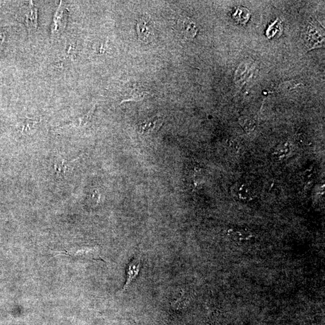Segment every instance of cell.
<instances>
[{
    "instance_id": "1",
    "label": "cell",
    "mask_w": 325,
    "mask_h": 325,
    "mask_svg": "<svg viewBox=\"0 0 325 325\" xmlns=\"http://www.w3.org/2000/svg\"><path fill=\"white\" fill-rule=\"evenodd\" d=\"M18 18L26 27L27 31L32 33L38 27V9L33 2L30 1L20 9Z\"/></svg>"
},
{
    "instance_id": "2",
    "label": "cell",
    "mask_w": 325,
    "mask_h": 325,
    "mask_svg": "<svg viewBox=\"0 0 325 325\" xmlns=\"http://www.w3.org/2000/svg\"><path fill=\"white\" fill-rule=\"evenodd\" d=\"M68 17L69 11L65 8L63 2L61 1L54 13L52 25L51 26V32L53 36H59L64 32L68 21Z\"/></svg>"
},
{
    "instance_id": "3",
    "label": "cell",
    "mask_w": 325,
    "mask_h": 325,
    "mask_svg": "<svg viewBox=\"0 0 325 325\" xmlns=\"http://www.w3.org/2000/svg\"><path fill=\"white\" fill-rule=\"evenodd\" d=\"M137 31L138 38L148 43L152 41L154 36V27L150 17L144 16L138 20Z\"/></svg>"
},
{
    "instance_id": "4",
    "label": "cell",
    "mask_w": 325,
    "mask_h": 325,
    "mask_svg": "<svg viewBox=\"0 0 325 325\" xmlns=\"http://www.w3.org/2000/svg\"><path fill=\"white\" fill-rule=\"evenodd\" d=\"M306 36L307 43L310 49L317 48L324 41L323 29L317 24L308 27Z\"/></svg>"
},
{
    "instance_id": "5",
    "label": "cell",
    "mask_w": 325,
    "mask_h": 325,
    "mask_svg": "<svg viewBox=\"0 0 325 325\" xmlns=\"http://www.w3.org/2000/svg\"><path fill=\"white\" fill-rule=\"evenodd\" d=\"M141 267V254L135 255L131 259L127 269V280L123 289L119 293H123L128 289V287L130 286L131 283L136 278L140 273Z\"/></svg>"
},
{
    "instance_id": "6",
    "label": "cell",
    "mask_w": 325,
    "mask_h": 325,
    "mask_svg": "<svg viewBox=\"0 0 325 325\" xmlns=\"http://www.w3.org/2000/svg\"><path fill=\"white\" fill-rule=\"evenodd\" d=\"M178 28L179 32L186 39H194L197 34L198 29L194 21L188 17L181 16L178 20Z\"/></svg>"
},
{
    "instance_id": "7",
    "label": "cell",
    "mask_w": 325,
    "mask_h": 325,
    "mask_svg": "<svg viewBox=\"0 0 325 325\" xmlns=\"http://www.w3.org/2000/svg\"><path fill=\"white\" fill-rule=\"evenodd\" d=\"M232 193L234 196L242 201L252 200L256 195L252 186L245 182H238L234 185Z\"/></svg>"
},
{
    "instance_id": "8",
    "label": "cell",
    "mask_w": 325,
    "mask_h": 325,
    "mask_svg": "<svg viewBox=\"0 0 325 325\" xmlns=\"http://www.w3.org/2000/svg\"><path fill=\"white\" fill-rule=\"evenodd\" d=\"M79 158L69 161L62 157L55 158L54 161V167L57 177L61 179L65 178L66 176L69 174L73 171L74 163Z\"/></svg>"
},
{
    "instance_id": "9",
    "label": "cell",
    "mask_w": 325,
    "mask_h": 325,
    "mask_svg": "<svg viewBox=\"0 0 325 325\" xmlns=\"http://www.w3.org/2000/svg\"><path fill=\"white\" fill-rule=\"evenodd\" d=\"M163 125V120L158 116L142 122L138 125V131L142 134H150L157 132Z\"/></svg>"
},
{
    "instance_id": "10",
    "label": "cell",
    "mask_w": 325,
    "mask_h": 325,
    "mask_svg": "<svg viewBox=\"0 0 325 325\" xmlns=\"http://www.w3.org/2000/svg\"><path fill=\"white\" fill-rule=\"evenodd\" d=\"M233 16L237 22L245 25L250 18V12L248 9L239 6L233 13Z\"/></svg>"
},
{
    "instance_id": "11",
    "label": "cell",
    "mask_w": 325,
    "mask_h": 325,
    "mask_svg": "<svg viewBox=\"0 0 325 325\" xmlns=\"http://www.w3.org/2000/svg\"><path fill=\"white\" fill-rule=\"evenodd\" d=\"M290 151V144L289 142H286V143L279 145L276 147L275 151H274V154L278 158L284 159L289 155Z\"/></svg>"
},
{
    "instance_id": "12",
    "label": "cell",
    "mask_w": 325,
    "mask_h": 325,
    "mask_svg": "<svg viewBox=\"0 0 325 325\" xmlns=\"http://www.w3.org/2000/svg\"><path fill=\"white\" fill-rule=\"evenodd\" d=\"M239 123L244 130L250 133L254 130L256 123L251 118L248 117H242L240 118Z\"/></svg>"
},
{
    "instance_id": "13",
    "label": "cell",
    "mask_w": 325,
    "mask_h": 325,
    "mask_svg": "<svg viewBox=\"0 0 325 325\" xmlns=\"http://www.w3.org/2000/svg\"><path fill=\"white\" fill-rule=\"evenodd\" d=\"M230 236L236 240H246L250 238V234L246 230L242 229H233L230 230Z\"/></svg>"
},
{
    "instance_id": "14",
    "label": "cell",
    "mask_w": 325,
    "mask_h": 325,
    "mask_svg": "<svg viewBox=\"0 0 325 325\" xmlns=\"http://www.w3.org/2000/svg\"><path fill=\"white\" fill-rule=\"evenodd\" d=\"M36 123L37 121L36 120H32L30 119V118H26L21 123L22 131L24 132L26 131L27 132L31 130Z\"/></svg>"
},
{
    "instance_id": "15",
    "label": "cell",
    "mask_w": 325,
    "mask_h": 325,
    "mask_svg": "<svg viewBox=\"0 0 325 325\" xmlns=\"http://www.w3.org/2000/svg\"><path fill=\"white\" fill-rule=\"evenodd\" d=\"M281 28H282L281 22L277 21H277L274 22L272 26H270L268 30H267L266 35L267 37H268V38L270 39L273 38V37H274L277 32H277L278 30H277V29L280 30Z\"/></svg>"
},
{
    "instance_id": "16",
    "label": "cell",
    "mask_w": 325,
    "mask_h": 325,
    "mask_svg": "<svg viewBox=\"0 0 325 325\" xmlns=\"http://www.w3.org/2000/svg\"><path fill=\"white\" fill-rule=\"evenodd\" d=\"M96 108V106H94L89 112L79 118V126H84V125L87 124L88 123H89L91 119H92Z\"/></svg>"
},
{
    "instance_id": "17",
    "label": "cell",
    "mask_w": 325,
    "mask_h": 325,
    "mask_svg": "<svg viewBox=\"0 0 325 325\" xmlns=\"http://www.w3.org/2000/svg\"><path fill=\"white\" fill-rule=\"evenodd\" d=\"M5 35L1 30H0V47L2 45L3 42H4Z\"/></svg>"
}]
</instances>
